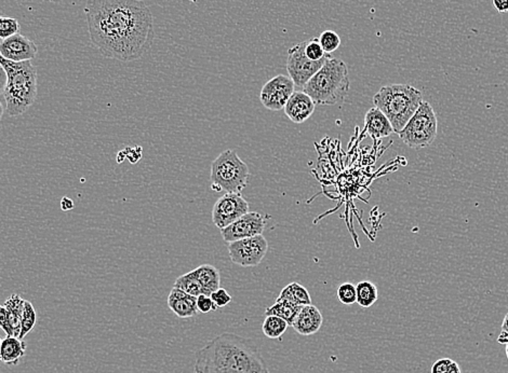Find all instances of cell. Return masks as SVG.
<instances>
[{
  "mask_svg": "<svg viewBox=\"0 0 508 373\" xmlns=\"http://www.w3.org/2000/svg\"><path fill=\"white\" fill-rule=\"evenodd\" d=\"M4 306L9 310L12 337H18L21 333V318L24 310L25 300L21 296L14 293L6 300Z\"/></svg>",
  "mask_w": 508,
  "mask_h": 373,
  "instance_id": "ffe728a7",
  "label": "cell"
},
{
  "mask_svg": "<svg viewBox=\"0 0 508 373\" xmlns=\"http://www.w3.org/2000/svg\"><path fill=\"white\" fill-rule=\"evenodd\" d=\"M295 91V85L290 77L277 75L263 85L260 99L264 107L272 112H279L284 109Z\"/></svg>",
  "mask_w": 508,
  "mask_h": 373,
  "instance_id": "30bf717a",
  "label": "cell"
},
{
  "mask_svg": "<svg viewBox=\"0 0 508 373\" xmlns=\"http://www.w3.org/2000/svg\"><path fill=\"white\" fill-rule=\"evenodd\" d=\"M266 220L258 212H248L226 228L221 229V235L226 243L263 234Z\"/></svg>",
  "mask_w": 508,
  "mask_h": 373,
  "instance_id": "7c38bea8",
  "label": "cell"
},
{
  "mask_svg": "<svg viewBox=\"0 0 508 373\" xmlns=\"http://www.w3.org/2000/svg\"><path fill=\"white\" fill-rule=\"evenodd\" d=\"M301 308L302 306L291 303V302L286 301V300H276L275 304L266 308L265 316H278V318L286 320L289 326H292L293 322L297 318Z\"/></svg>",
  "mask_w": 508,
  "mask_h": 373,
  "instance_id": "44dd1931",
  "label": "cell"
},
{
  "mask_svg": "<svg viewBox=\"0 0 508 373\" xmlns=\"http://www.w3.org/2000/svg\"><path fill=\"white\" fill-rule=\"evenodd\" d=\"M4 116V107L3 105H1V103H0V121H1V119H3Z\"/></svg>",
  "mask_w": 508,
  "mask_h": 373,
  "instance_id": "60d3db41",
  "label": "cell"
},
{
  "mask_svg": "<svg viewBox=\"0 0 508 373\" xmlns=\"http://www.w3.org/2000/svg\"><path fill=\"white\" fill-rule=\"evenodd\" d=\"M448 373H462L461 368H460L459 364L457 362H453L451 367H450Z\"/></svg>",
  "mask_w": 508,
  "mask_h": 373,
  "instance_id": "f35d334b",
  "label": "cell"
},
{
  "mask_svg": "<svg viewBox=\"0 0 508 373\" xmlns=\"http://www.w3.org/2000/svg\"><path fill=\"white\" fill-rule=\"evenodd\" d=\"M194 373H270V370L252 340L224 333L196 353Z\"/></svg>",
  "mask_w": 508,
  "mask_h": 373,
  "instance_id": "7a4b0ae2",
  "label": "cell"
},
{
  "mask_svg": "<svg viewBox=\"0 0 508 373\" xmlns=\"http://www.w3.org/2000/svg\"><path fill=\"white\" fill-rule=\"evenodd\" d=\"M26 343L20 337H7L1 345V362L7 366H16L26 353Z\"/></svg>",
  "mask_w": 508,
  "mask_h": 373,
  "instance_id": "ac0fdd59",
  "label": "cell"
},
{
  "mask_svg": "<svg viewBox=\"0 0 508 373\" xmlns=\"http://www.w3.org/2000/svg\"><path fill=\"white\" fill-rule=\"evenodd\" d=\"M422 102V92L409 85H386L374 97V107L386 116L393 133L397 134L403 131Z\"/></svg>",
  "mask_w": 508,
  "mask_h": 373,
  "instance_id": "5b68a950",
  "label": "cell"
},
{
  "mask_svg": "<svg viewBox=\"0 0 508 373\" xmlns=\"http://www.w3.org/2000/svg\"><path fill=\"white\" fill-rule=\"evenodd\" d=\"M228 249L235 264L245 268L258 266L268 254V243L263 234H260L231 242Z\"/></svg>",
  "mask_w": 508,
  "mask_h": 373,
  "instance_id": "9c48e42d",
  "label": "cell"
},
{
  "mask_svg": "<svg viewBox=\"0 0 508 373\" xmlns=\"http://www.w3.org/2000/svg\"><path fill=\"white\" fill-rule=\"evenodd\" d=\"M324 324V316L319 308L313 304L302 306L297 318L293 322V329L301 335H312L317 333Z\"/></svg>",
  "mask_w": 508,
  "mask_h": 373,
  "instance_id": "9a60e30c",
  "label": "cell"
},
{
  "mask_svg": "<svg viewBox=\"0 0 508 373\" xmlns=\"http://www.w3.org/2000/svg\"><path fill=\"white\" fill-rule=\"evenodd\" d=\"M1 345H3V339L0 337V362H1Z\"/></svg>",
  "mask_w": 508,
  "mask_h": 373,
  "instance_id": "b9f144b4",
  "label": "cell"
},
{
  "mask_svg": "<svg viewBox=\"0 0 508 373\" xmlns=\"http://www.w3.org/2000/svg\"><path fill=\"white\" fill-rule=\"evenodd\" d=\"M211 188L214 191L239 193L247 187L249 168L234 150H225L211 166Z\"/></svg>",
  "mask_w": 508,
  "mask_h": 373,
  "instance_id": "8992f818",
  "label": "cell"
},
{
  "mask_svg": "<svg viewBox=\"0 0 508 373\" xmlns=\"http://www.w3.org/2000/svg\"><path fill=\"white\" fill-rule=\"evenodd\" d=\"M453 360L450 358H441L437 360L432 367V373H448Z\"/></svg>",
  "mask_w": 508,
  "mask_h": 373,
  "instance_id": "836d02e7",
  "label": "cell"
},
{
  "mask_svg": "<svg viewBox=\"0 0 508 373\" xmlns=\"http://www.w3.org/2000/svg\"><path fill=\"white\" fill-rule=\"evenodd\" d=\"M8 77L5 68L0 65V95L5 93L6 87H7Z\"/></svg>",
  "mask_w": 508,
  "mask_h": 373,
  "instance_id": "e575fe53",
  "label": "cell"
},
{
  "mask_svg": "<svg viewBox=\"0 0 508 373\" xmlns=\"http://www.w3.org/2000/svg\"><path fill=\"white\" fill-rule=\"evenodd\" d=\"M37 53L38 47L36 43L20 33L0 43V54L12 62L32 60Z\"/></svg>",
  "mask_w": 508,
  "mask_h": 373,
  "instance_id": "4fadbf2b",
  "label": "cell"
},
{
  "mask_svg": "<svg viewBox=\"0 0 508 373\" xmlns=\"http://www.w3.org/2000/svg\"><path fill=\"white\" fill-rule=\"evenodd\" d=\"M318 40H319L320 45H322V49L327 54H331L337 51L341 45L340 36L333 31H324L320 34Z\"/></svg>",
  "mask_w": 508,
  "mask_h": 373,
  "instance_id": "4316f807",
  "label": "cell"
},
{
  "mask_svg": "<svg viewBox=\"0 0 508 373\" xmlns=\"http://www.w3.org/2000/svg\"><path fill=\"white\" fill-rule=\"evenodd\" d=\"M502 330L506 331L508 333V313L504 318L503 324H502Z\"/></svg>",
  "mask_w": 508,
  "mask_h": 373,
  "instance_id": "ab89813d",
  "label": "cell"
},
{
  "mask_svg": "<svg viewBox=\"0 0 508 373\" xmlns=\"http://www.w3.org/2000/svg\"><path fill=\"white\" fill-rule=\"evenodd\" d=\"M438 132V119L434 108L422 102L416 114L399 133L401 141L412 149H422L434 143Z\"/></svg>",
  "mask_w": 508,
  "mask_h": 373,
  "instance_id": "52a82bcc",
  "label": "cell"
},
{
  "mask_svg": "<svg viewBox=\"0 0 508 373\" xmlns=\"http://www.w3.org/2000/svg\"><path fill=\"white\" fill-rule=\"evenodd\" d=\"M0 328L3 329L6 335L12 337L11 324H10L9 310L5 306L0 304Z\"/></svg>",
  "mask_w": 508,
  "mask_h": 373,
  "instance_id": "d6a6232c",
  "label": "cell"
},
{
  "mask_svg": "<svg viewBox=\"0 0 508 373\" xmlns=\"http://www.w3.org/2000/svg\"><path fill=\"white\" fill-rule=\"evenodd\" d=\"M351 89L349 68L343 60L330 56L322 68L304 85L303 91L317 105L343 103Z\"/></svg>",
  "mask_w": 508,
  "mask_h": 373,
  "instance_id": "3957f363",
  "label": "cell"
},
{
  "mask_svg": "<svg viewBox=\"0 0 508 373\" xmlns=\"http://www.w3.org/2000/svg\"><path fill=\"white\" fill-rule=\"evenodd\" d=\"M61 208L64 212L73 210V208H74V202H73V200H70V198L64 197L61 201Z\"/></svg>",
  "mask_w": 508,
  "mask_h": 373,
  "instance_id": "8d00e7d4",
  "label": "cell"
},
{
  "mask_svg": "<svg viewBox=\"0 0 508 373\" xmlns=\"http://www.w3.org/2000/svg\"><path fill=\"white\" fill-rule=\"evenodd\" d=\"M197 308H199V313L203 314H207L211 310H218L211 298L206 295H201L197 297Z\"/></svg>",
  "mask_w": 508,
  "mask_h": 373,
  "instance_id": "1f68e13d",
  "label": "cell"
},
{
  "mask_svg": "<svg viewBox=\"0 0 508 373\" xmlns=\"http://www.w3.org/2000/svg\"><path fill=\"white\" fill-rule=\"evenodd\" d=\"M21 31L20 23L16 18L0 16V39H7Z\"/></svg>",
  "mask_w": 508,
  "mask_h": 373,
  "instance_id": "83f0119b",
  "label": "cell"
},
{
  "mask_svg": "<svg viewBox=\"0 0 508 373\" xmlns=\"http://www.w3.org/2000/svg\"><path fill=\"white\" fill-rule=\"evenodd\" d=\"M337 298L341 303L351 306L357 301V291L355 285L351 283H344L337 288Z\"/></svg>",
  "mask_w": 508,
  "mask_h": 373,
  "instance_id": "f1b7e54d",
  "label": "cell"
},
{
  "mask_svg": "<svg viewBox=\"0 0 508 373\" xmlns=\"http://www.w3.org/2000/svg\"><path fill=\"white\" fill-rule=\"evenodd\" d=\"M0 65L7 72L6 109L10 117L24 114L37 97V70L31 60L12 62L0 54Z\"/></svg>",
  "mask_w": 508,
  "mask_h": 373,
  "instance_id": "277c9868",
  "label": "cell"
},
{
  "mask_svg": "<svg viewBox=\"0 0 508 373\" xmlns=\"http://www.w3.org/2000/svg\"><path fill=\"white\" fill-rule=\"evenodd\" d=\"M306 41L297 43L288 50L287 58V70L289 77L292 79L295 87H302L309 81V79L320 70L331 55L324 60H312L305 55Z\"/></svg>",
  "mask_w": 508,
  "mask_h": 373,
  "instance_id": "ba28073f",
  "label": "cell"
},
{
  "mask_svg": "<svg viewBox=\"0 0 508 373\" xmlns=\"http://www.w3.org/2000/svg\"><path fill=\"white\" fill-rule=\"evenodd\" d=\"M497 342L499 345H507L508 343V333L506 331L502 330L501 335L497 337Z\"/></svg>",
  "mask_w": 508,
  "mask_h": 373,
  "instance_id": "74e56055",
  "label": "cell"
},
{
  "mask_svg": "<svg viewBox=\"0 0 508 373\" xmlns=\"http://www.w3.org/2000/svg\"><path fill=\"white\" fill-rule=\"evenodd\" d=\"M356 291H357V301L356 302L360 308H370L378 301V288L370 281H362V282L358 283Z\"/></svg>",
  "mask_w": 508,
  "mask_h": 373,
  "instance_id": "603a6c76",
  "label": "cell"
},
{
  "mask_svg": "<svg viewBox=\"0 0 508 373\" xmlns=\"http://www.w3.org/2000/svg\"><path fill=\"white\" fill-rule=\"evenodd\" d=\"M289 324L278 316H266L262 325V331L270 339H280L288 329Z\"/></svg>",
  "mask_w": 508,
  "mask_h": 373,
  "instance_id": "d4e9b609",
  "label": "cell"
},
{
  "mask_svg": "<svg viewBox=\"0 0 508 373\" xmlns=\"http://www.w3.org/2000/svg\"><path fill=\"white\" fill-rule=\"evenodd\" d=\"M168 306L179 318H191L199 315L197 297L189 295L178 288H172L169 293Z\"/></svg>",
  "mask_w": 508,
  "mask_h": 373,
  "instance_id": "2e32d148",
  "label": "cell"
},
{
  "mask_svg": "<svg viewBox=\"0 0 508 373\" xmlns=\"http://www.w3.org/2000/svg\"><path fill=\"white\" fill-rule=\"evenodd\" d=\"M36 310L32 302L25 300L24 310H23L22 318H21V333L20 339H24L28 333L32 331L36 325Z\"/></svg>",
  "mask_w": 508,
  "mask_h": 373,
  "instance_id": "484cf974",
  "label": "cell"
},
{
  "mask_svg": "<svg viewBox=\"0 0 508 373\" xmlns=\"http://www.w3.org/2000/svg\"><path fill=\"white\" fill-rule=\"evenodd\" d=\"M316 104L304 91H295L287 102L284 110L292 122L301 124L310 118L315 112Z\"/></svg>",
  "mask_w": 508,
  "mask_h": 373,
  "instance_id": "5bb4252c",
  "label": "cell"
},
{
  "mask_svg": "<svg viewBox=\"0 0 508 373\" xmlns=\"http://www.w3.org/2000/svg\"><path fill=\"white\" fill-rule=\"evenodd\" d=\"M85 13L91 43L104 58L127 63L152 49L154 18L142 0H88Z\"/></svg>",
  "mask_w": 508,
  "mask_h": 373,
  "instance_id": "6da1fadb",
  "label": "cell"
},
{
  "mask_svg": "<svg viewBox=\"0 0 508 373\" xmlns=\"http://www.w3.org/2000/svg\"><path fill=\"white\" fill-rule=\"evenodd\" d=\"M174 288L181 289V291L189 293V295L194 296V297H199V296L201 295L207 296L205 289L201 286V283L199 282V279L194 276L191 271L178 277V279H176V282H174Z\"/></svg>",
  "mask_w": 508,
  "mask_h": 373,
  "instance_id": "cb8c5ba5",
  "label": "cell"
},
{
  "mask_svg": "<svg viewBox=\"0 0 508 373\" xmlns=\"http://www.w3.org/2000/svg\"><path fill=\"white\" fill-rule=\"evenodd\" d=\"M210 298L218 308H224L232 302V296L224 288H218V291H213L210 295Z\"/></svg>",
  "mask_w": 508,
  "mask_h": 373,
  "instance_id": "4dcf8cb0",
  "label": "cell"
},
{
  "mask_svg": "<svg viewBox=\"0 0 508 373\" xmlns=\"http://www.w3.org/2000/svg\"><path fill=\"white\" fill-rule=\"evenodd\" d=\"M248 212L249 203L239 193H225L214 204L212 222L221 230L236 222Z\"/></svg>",
  "mask_w": 508,
  "mask_h": 373,
  "instance_id": "8fae6325",
  "label": "cell"
},
{
  "mask_svg": "<svg viewBox=\"0 0 508 373\" xmlns=\"http://www.w3.org/2000/svg\"><path fill=\"white\" fill-rule=\"evenodd\" d=\"M364 131L374 139H384L393 133L388 119L376 107L368 110L364 116Z\"/></svg>",
  "mask_w": 508,
  "mask_h": 373,
  "instance_id": "e0dca14e",
  "label": "cell"
},
{
  "mask_svg": "<svg viewBox=\"0 0 508 373\" xmlns=\"http://www.w3.org/2000/svg\"><path fill=\"white\" fill-rule=\"evenodd\" d=\"M305 55L312 60H320L326 58L330 54H327L320 45L318 38H312L306 41Z\"/></svg>",
  "mask_w": 508,
  "mask_h": 373,
  "instance_id": "f546056e",
  "label": "cell"
},
{
  "mask_svg": "<svg viewBox=\"0 0 508 373\" xmlns=\"http://www.w3.org/2000/svg\"><path fill=\"white\" fill-rule=\"evenodd\" d=\"M191 273L196 279H199V282L209 297L213 291L220 288L221 274L216 266L211 264H201L199 268L191 271Z\"/></svg>",
  "mask_w": 508,
  "mask_h": 373,
  "instance_id": "d6986e66",
  "label": "cell"
},
{
  "mask_svg": "<svg viewBox=\"0 0 508 373\" xmlns=\"http://www.w3.org/2000/svg\"><path fill=\"white\" fill-rule=\"evenodd\" d=\"M493 6H494L497 11L499 13H505L508 12V0H492Z\"/></svg>",
  "mask_w": 508,
  "mask_h": 373,
  "instance_id": "d590c367",
  "label": "cell"
},
{
  "mask_svg": "<svg viewBox=\"0 0 508 373\" xmlns=\"http://www.w3.org/2000/svg\"><path fill=\"white\" fill-rule=\"evenodd\" d=\"M277 300H286V301L291 302V303L297 304V306H300L312 304V298H310L307 289L297 282L287 285V286L281 291L280 295L278 296Z\"/></svg>",
  "mask_w": 508,
  "mask_h": 373,
  "instance_id": "7402d4cb",
  "label": "cell"
},
{
  "mask_svg": "<svg viewBox=\"0 0 508 373\" xmlns=\"http://www.w3.org/2000/svg\"><path fill=\"white\" fill-rule=\"evenodd\" d=\"M505 351H506V356H507V360H508V343H507V345H506Z\"/></svg>",
  "mask_w": 508,
  "mask_h": 373,
  "instance_id": "7bdbcfd3",
  "label": "cell"
}]
</instances>
